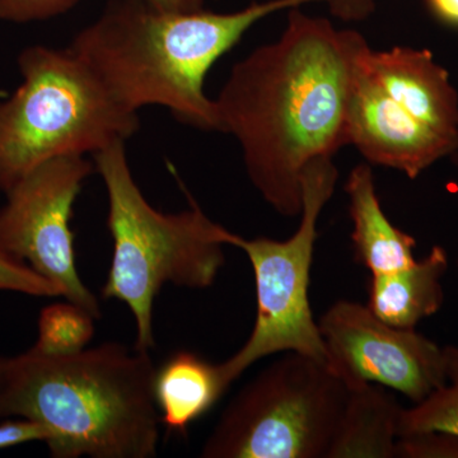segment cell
Here are the masks:
<instances>
[{"mask_svg": "<svg viewBox=\"0 0 458 458\" xmlns=\"http://www.w3.org/2000/svg\"><path fill=\"white\" fill-rule=\"evenodd\" d=\"M454 158V164L458 165V140H457V147L456 150H454V155L451 156Z\"/></svg>", "mask_w": 458, "mask_h": 458, "instance_id": "cell-25", "label": "cell"}, {"mask_svg": "<svg viewBox=\"0 0 458 458\" xmlns=\"http://www.w3.org/2000/svg\"><path fill=\"white\" fill-rule=\"evenodd\" d=\"M147 2L165 11L192 12L203 9L205 0H147Z\"/></svg>", "mask_w": 458, "mask_h": 458, "instance_id": "cell-24", "label": "cell"}, {"mask_svg": "<svg viewBox=\"0 0 458 458\" xmlns=\"http://www.w3.org/2000/svg\"><path fill=\"white\" fill-rule=\"evenodd\" d=\"M403 409L384 386L349 388L327 458H394Z\"/></svg>", "mask_w": 458, "mask_h": 458, "instance_id": "cell-15", "label": "cell"}, {"mask_svg": "<svg viewBox=\"0 0 458 458\" xmlns=\"http://www.w3.org/2000/svg\"><path fill=\"white\" fill-rule=\"evenodd\" d=\"M447 270L445 247L433 246L426 258L405 269L372 276L367 306L391 327L415 328L424 318L441 311L445 302L442 280Z\"/></svg>", "mask_w": 458, "mask_h": 458, "instance_id": "cell-13", "label": "cell"}, {"mask_svg": "<svg viewBox=\"0 0 458 458\" xmlns=\"http://www.w3.org/2000/svg\"><path fill=\"white\" fill-rule=\"evenodd\" d=\"M96 318L78 304L53 303L42 309L33 348L50 355H69L87 348L95 335Z\"/></svg>", "mask_w": 458, "mask_h": 458, "instance_id": "cell-17", "label": "cell"}, {"mask_svg": "<svg viewBox=\"0 0 458 458\" xmlns=\"http://www.w3.org/2000/svg\"><path fill=\"white\" fill-rule=\"evenodd\" d=\"M364 62L382 89L433 131L458 140V92L432 51L409 47H367Z\"/></svg>", "mask_w": 458, "mask_h": 458, "instance_id": "cell-11", "label": "cell"}, {"mask_svg": "<svg viewBox=\"0 0 458 458\" xmlns=\"http://www.w3.org/2000/svg\"><path fill=\"white\" fill-rule=\"evenodd\" d=\"M334 16L344 21H361L372 13L376 0H327Z\"/></svg>", "mask_w": 458, "mask_h": 458, "instance_id": "cell-22", "label": "cell"}, {"mask_svg": "<svg viewBox=\"0 0 458 458\" xmlns=\"http://www.w3.org/2000/svg\"><path fill=\"white\" fill-rule=\"evenodd\" d=\"M352 223L355 260L370 276L394 273L414 264L415 238L391 223L377 194L369 165H358L345 183Z\"/></svg>", "mask_w": 458, "mask_h": 458, "instance_id": "cell-12", "label": "cell"}, {"mask_svg": "<svg viewBox=\"0 0 458 458\" xmlns=\"http://www.w3.org/2000/svg\"><path fill=\"white\" fill-rule=\"evenodd\" d=\"M312 2L319 0H267L216 13L110 0L68 49L126 110L161 106L183 125L222 132L216 99L205 92L210 69L264 18Z\"/></svg>", "mask_w": 458, "mask_h": 458, "instance_id": "cell-2", "label": "cell"}, {"mask_svg": "<svg viewBox=\"0 0 458 458\" xmlns=\"http://www.w3.org/2000/svg\"><path fill=\"white\" fill-rule=\"evenodd\" d=\"M0 292H14L32 297H62L57 286L25 262L0 250Z\"/></svg>", "mask_w": 458, "mask_h": 458, "instance_id": "cell-18", "label": "cell"}, {"mask_svg": "<svg viewBox=\"0 0 458 458\" xmlns=\"http://www.w3.org/2000/svg\"><path fill=\"white\" fill-rule=\"evenodd\" d=\"M53 438L49 427L32 419L18 418L0 423V450L32 442H42L47 445Z\"/></svg>", "mask_w": 458, "mask_h": 458, "instance_id": "cell-21", "label": "cell"}, {"mask_svg": "<svg viewBox=\"0 0 458 458\" xmlns=\"http://www.w3.org/2000/svg\"><path fill=\"white\" fill-rule=\"evenodd\" d=\"M228 390L219 364L197 352H174L157 369L155 399L161 423L168 432L185 434Z\"/></svg>", "mask_w": 458, "mask_h": 458, "instance_id": "cell-14", "label": "cell"}, {"mask_svg": "<svg viewBox=\"0 0 458 458\" xmlns=\"http://www.w3.org/2000/svg\"><path fill=\"white\" fill-rule=\"evenodd\" d=\"M5 358H0V370H2L3 366H4Z\"/></svg>", "mask_w": 458, "mask_h": 458, "instance_id": "cell-26", "label": "cell"}, {"mask_svg": "<svg viewBox=\"0 0 458 458\" xmlns=\"http://www.w3.org/2000/svg\"><path fill=\"white\" fill-rule=\"evenodd\" d=\"M80 0H0V21L29 23L49 20L73 9Z\"/></svg>", "mask_w": 458, "mask_h": 458, "instance_id": "cell-20", "label": "cell"}, {"mask_svg": "<svg viewBox=\"0 0 458 458\" xmlns=\"http://www.w3.org/2000/svg\"><path fill=\"white\" fill-rule=\"evenodd\" d=\"M339 180L334 157H321L302 174V210L293 236L285 241L234 234L232 245L251 262L256 318L251 335L229 360L219 363L229 387L256 361L295 352L327 363V352L310 303V276L318 238V219Z\"/></svg>", "mask_w": 458, "mask_h": 458, "instance_id": "cell-7", "label": "cell"}, {"mask_svg": "<svg viewBox=\"0 0 458 458\" xmlns=\"http://www.w3.org/2000/svg\"><path fill=\"white\" fill-rule=\"evenodd\" d=\"M369 47L367 41L361 45L352 66L345 111L346 141L369 165L418 179L434 164L454 155L457 141L419 122L379 87L364 62Z\"/></svg>", "mask_w": 458, "mask_h": 458, "instance_id": "cell-10", "label": "cell"}, {"mask_svg": "<svg viewBox=\"0 0 458 458\" xmlns=\"http://www.w3.org/2000/svg\"><path fill=\"white\" fill-rule=\"evenodd\" d=\"M107 192L113 261L102 288L105 300L129 307L137 325L135 349L155 348L153 310L165 284L210 288L225 264L234 234L210 219L189 197L190 208L164 213L152 207L132 176L125 141L93 155Z\"/></svg>", "mask_w": 458, "mask_h": 458, "instance_id": "cell-4", "label": "cell"}, {"mask_svg": "<svg viewBox=\"0 0 458 458\" xmlns=\"http://www.w3.org/2000/svg\"><path fill=\"white\" fill-rule=\"evenodd\" d=\"M150 352L119 343L69 355L32 348L5 358L0 419L49 427L55 458H150L159 445L157 367Z\"/></svg>", "mask_w": 458, "mask_h": 458, "instance_id": "cell-3", "label": "cell"}, {"mask_svg": "<svg viewBox=\"0 0 458 458\" xmlns=\"http://www.w3.org/2000/svg\"><path fill=\"white\" fill-rule=\"evenodd\" d=\"M394 457L458 458V436L445 432H423L399 437Z\"/></svg>", "mask_w": 458, "mask_h": 458, "instance_id": "cell-19", "label": "cell"}, {"mask_svg": "<svg viewBox=\"0 0 458 458\" xmlns=\"http://www.w3.org/2000/svg\"><path fill=\"white\" fill-rule=\"evenodd\" d=\"M445 382L426 400L403 409L399 437L423 432H445L458 436V345L443 346Z\"/></svg>", "mask_w": 458, "mask_h": 458, "instance_id": "cell-16", "label": "cell"}, {"mask_svg": "<svg viewBox=\"0 0 458 458\" xmlns=\"http://www.w3.org/2000/svg\"><path fill=\"white\" fill-rule=\"evenodd\" d=\"M22 83L0 99V191L49 159L96 155L140 129L73 51L44 45L18 56Z\"/></svg>", "mask_w": 458, "mask_h": 458, "instance_id": "cell-5", "label": "cell"}, {"mask_svg": "<svg viewBox=\"0 0 458 458\" xmlns=\"http://www.w3.org/2000/svg\"><path fill=\"white\" fill-rule=\"evenodd\" d=\"M288 12L282 35L236 63L214 99L254 188L271 209L294 218L307 165L348 146L349 86L367 40L301 7Z\"/></svg>", "mask_w": 458, "mask_h": 458, "instance_id": "cell-1", "label": "cell"}, {"mask_svg": "<svg viewBox=\"0 0 458 458\" xmlns=\"http://www.w3.org/2000/svg\"><path fill=\"white\" fill-rule=\"evenodd\" d=\"M327 364L348 388L373 384L426 400L445 382V351L415 328L386 324L369 306L337 301L318 321Z\"/></svg>", "mask_w": 458, "mask_h": 458, "instance_id": "cell-9", "label": "cell"}, {"mask_svg": "<svg viewBox=\"0 0 458 458\" xmlns=\"http://www.w3.org/2000/svg\"><path fill=\"white\" fill-rule=\"evenodd\" d=\"M428 8L437 20L458 29V0H426Z\"/></svg>", "mask_w": 458, "mask_h": 458, "instance_id": "cell-23", "label": "cell"}, {"mask_svg": "<svg viewBox=\"0 0 458 458\" xmlns=\"http://www.w3.org/2000/svg\"><path fill=\"white\" fill-rule=\"evenodd\" d=\"M96 171L81 155L56 157L33 168L4 192L0 208V250L25 262L57 286L69 302L101 318L98 297L75 267L71 222L84 181Z\"/></svg>", "mask_w": 458, "mask_h": 458, "instance_id": "cell-8", "label": "cell"}, {"mask_svg": "<svg viewBox=\"0 0 458 458\" xmlns=\"http://www.w3.org/2000/svg\"><path fill=\"white\" fill-rule=\"evenodd\" d=\"M457 267H458V261H457Z\"/></svg>", "mask_w": 458, "mask_h": 458, "instance_id": "cell-27", "label": "cell"}, {"mask_svg": "<svg viewBox=\"0 0 458 458\" xmlns=\"http://www.w3.org/2000/svg\"><path fill=\"white\" fill-rule=\"evenodd\" d=\"M349 388L327 361L284 352L229 403L204 458H327Z\"/></svg>", "mask_w": 458, "mask_h": 458, "instance_id": "cell-6", "label": "cell"}]
</instances>
